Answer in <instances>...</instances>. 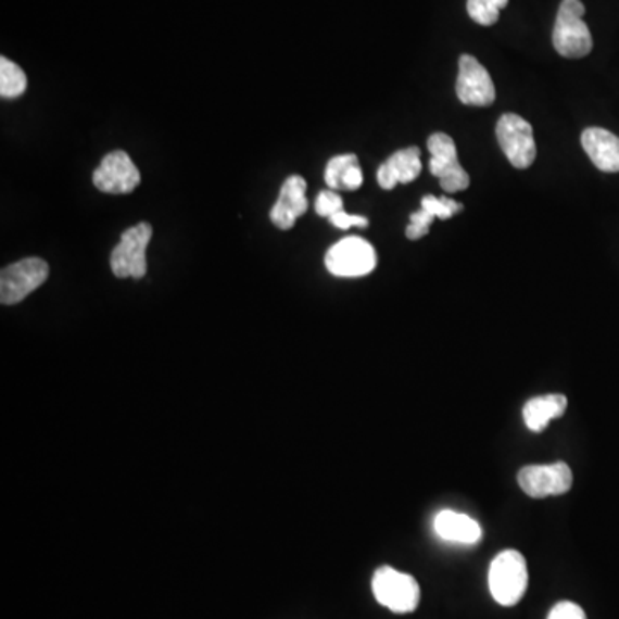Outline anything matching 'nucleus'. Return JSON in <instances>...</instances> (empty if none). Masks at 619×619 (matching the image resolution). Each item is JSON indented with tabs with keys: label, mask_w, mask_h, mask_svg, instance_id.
Wrapping results in <instances>:
<instances>
[{
	"label": "nucleus",
	"mask_w": 619,
	"mask_h": 619,
	"mask_svg": "<svg viewBox=\"0 0 619 619\" xmlns=\"http://www.w3.org/2000/svg\"><path fill=\"white\" fill-rule=\"evenodd\" d=\"M140 181V170L124 150L108 153L93 173V185L103 193H131Z\"/></svg>",
	"instance_id": "obj_9"
},
{
	"label": "nucleus",
	"mask_w": 619,
	"mask_h": 619,
	"mask_svg": "<svg viewBox=\"0 0 619 619\" xmlns=\"http://www.w3.org/2000/svg\"><path fill=\"white\" fill-rule=\"evenodd\" d=\"M421 173L420 150L417 147L400 150L377 170V182L382 190H392L396 185H408Z\"/></svg>",
	"instance_id": "obj_13"
},
{
	"label": "nucleus",
	"mask_w": 619,
	"mask_h": 619,
	"mask_svg": "<svg viewBox=\"0 0 619 619\" xmlns=\"http://www.w3.org/2000/svg\"><path fill=\"white\" fill-rule=\"evenodd\" d=\"M308 211L306 181L302 176H289L279 191V199L270 211V220L282 231H288Z\"/></svg>",
	"instance_id": "obj_12"
},
{
	"label": "nucleus",
	"mask_w": 619,
	"mask_h": 619,
	"mask_svg": "<svg viewBox=\"0 0 619 619\" xmlns=\"http://www.w3.org/2000/svg\"><path fill=\"white\" fill-rule=\"evenodd\" d=\"M329 220L332 226L339 227V229H343V231H346V229H350V227L368 226L367 217H362V215H350L344 211L332 215Z\"/></svg>",
	"instance_id": "obj_23"
},
{
	"label": "nucleus",
	"mask_w": 619,
	"mask_h": 619,
	"mask_svg": "<svg viewBox=\"0 0 619 619\" xmlns=\"http://www.w3.org/2000/svg\"><path fill=\"white\" fill-rule=\"evenodd\" d=\"M326 182L330 190H358L364 182V173L358 157L353 153L330 159L326 167Z\"/></svg>",
	"instance_id": "obj_18"
},
{
	"label": "nucleus",
	"mask_w": 619,
	"mask_h": 619,
	"mask_svg": "<svg viewBox=\"0 0 619 619\" xmlns=\"http://www.w3.org/2000/svg\"><path fill=\"white\" fill-rule=\"evenodd\" d=\"M463 211L462 203L454 202L447 197H433L427 194L421 200V209L409 217V226L406 227V238L408 240H421L429 235L430 224L433 219H451L454 214Z\"/></svg>",
	"instance_id": "obj_14"
},
{
	"label": "nucleus",
	"mask_w": 619,
	"mask_h": 619,
	"mask_svg": "<svg viewBox=\"0 0 619 619\" xmlns=\"http://www.w3.org/2000/svg\"><path fill=\"white\" fill-rule=\"evenodd\" d=\"M585 5L580 0H563L554 25L553 43L557 54L566 59H582L591 54L594 40L583 23Z\"/></svg>",
	"instance_id": "obj_1"
},
{
	"label": "nucleus",
	"mask_w": 619,
	"mask_h": 619,
	"mask_svg": "<svg viewBox=\"0 0 619 619\" xmlns=\"http://www.w3.org/2000/svg\"><path fill=\"white\" fill-rule=\"evenodd\" d=\"M529 586L527 561L518 551H503L489 568V589L495 603L511 607L520 603Z\"/></svg>",
	"instance_id": "obj_2"
},
{
	"label": "nucleus",
	"mask_w": 619,
	"mask_h": 619,
	"mask_svg": "<svg viewBox=\"0 0 619 619\" xmlns=\"http://www.w3.org/2000/svg\"><path fill=\"white\" fill-rule=\"evenodd\" d=\"M495 137L504 155L516 169H527L535 161L536 147L532 126L518 114L501 116L495 128Z\"/></svg>",
	"instance_id": "obj_8"
},
{
	"label": "nucleus",
	"mask_w": 619,
	"mask_h": 619,
	"mask_svg": "<svg viewBox=\"0 0 619 619\" xmlns=\"http://www.w3.org/2000/svg\"><path fill=\"white\" fill-rule=\"evenodd\" d=\"M376 265V250L358 236H348L330 248L326 255L327 270L336 277L368 276Z\"/></svg>",
	"instance_id": "obj_6"
},
{
	"label": "nucleus",
	"mask_w": 619,
	"mask_h": 619,
	"mask_svg": "<svg viewBox=\"0 0 619 619\" xmlns=\"http://www.w3.org/2000/svg\"><path fill=\"white\" fill-rule=\"evenodd\" d=\"M371 591L377 603L388 607L389 611L406 615L417 609L420 603V586L412 574L382 566L371 578Z\"/></svg>",
	"instance_id": "obj_3"
},
{
	"label": "nucleus",
	"mask_w": 619,
	"mask_h": 619,
	"mask_svg": "<svg viewBox=\"0 0 619 619\" xmlns=\"http://www.w3.org/2000/svg\"><path fill=\"white\" fill-rule=\"evenodd\" d=\"M26 91L25 71L8 58H0V97L5 100L17 99Z\"/></svg>",
	"instance_id": "obj_19"
},
{
	"label": "nucleus",
	"mask_w": 619,
	"mask_h": 619,
	"mask_svg": "<svg viewBox=\"0 0 619 619\" xmlns=\"http://www.w3.org/2000/svg\"><path fill=\"white\" fill-rule=\"evenodd\" d=\"M547 619H586V616L582 607L578 606V604L570 603V601H563V603H557L556 606L551 609Z\"/></svg>",
	"instance_id": "obj_22"
},
{
	"label": "nucleus",
	"mask_w": 619,
	"mask_h": 619,
	"mask_svg": "<svg viewBox=\"0 0 619 619\" xmlns=\"http://www.w3.org/2000/svg\"><path fill=\"white\" fill-rule=\"evenodd\" d=\"M49 273V264L37 256L8 265L0 273V302L2 305L23 302L47 281Z\"/></svg>",
	"instance_id": "obj_5"
},
{
	"label": "nucleus",
	"mask_w": 619,
	"mask_h": 619,
	"mask_svg": "<svg viewBox=\"0 0 619 619\" xmlns=\"http://www.w3.org/2000/svg\"><path fill=\"white\" fill-rule=\"evenodd\" d=\"M153 229L149 223L129 227L121 236L119 244L112 250L111 268L117 279H141L147 274V248Z\"/></svg>",
	"instance_id": "obj_4"
},
{
	"label": "nucleus",
	"mask_w": 619,
	"mask_h": 619,
	"mask_svg": "<svg viewBox=\"0 0 619 619\" xmlns=\"http://www.w3.org/2000/svg\"><path fill=\"white\" fill-rule=\"evenodd\" d=\"M518 483L525 494L541 500L547 495H561L570 491L573 485V473L566 463L557 462L553 465H530L521 468L518 473Z\"/></svg>",
	"instance_id": "obj_10"
},
{
	"label": "nucleus",
	"mask_w": 619,
	"mask_h": 619,
	"mask_svg": "<svg viewBox=\"0 0 619 619\" xmlns=\"http://www.w3.org/2000/svg\"><path fill=\"white\" fill-rule=\"evenodd\" d=\"M568 408V400L563 394H545L533 397L523 408V420L532 432H544L551 421L561 418Z\"/></svg>",
	"instance_id": "obj_17"
},
{
	"label": "nucleus",
	"mask_w": 619,
	"mask_h": 619,
	"mask_svg": "<svg viewBox=\"0 0 619 619\" xmlns=\"http://www.w3.org/2000/svg\"><path fill=\"white\" fill-rule=\"evenodd\" d=\"M456 96L459 102L473 108H488L495 100V88L489 71L473 55L459 58Z\"/></svg>",
	"instance_id": "obj_11"
},
{
	"label": "nucleus",
	"mask_w": 619,
	"mask_h": 619,
	"mask_svg": "<svg viewBox=\"0 0 619 619\" xmlns=\"http://www.w3.org/2000/svg\"><path fill=\"white\" fill-rule=\"evenodd\" d=\"M492 4L497 5L500 9L506 8L508 5V0H491Z\"/></svg>",
	"instance_id": "obj_24"
},
{
	"label": "nucleus",
	"mask_w": 619,
	"mask_h": 619,
	"mask_svg": "<svg viewBox=\"0 0 619 619\" xmlns=\"http://www.w3.org/2000/svg\"><path fill=\"white\" fill-rule=\"evenodd\" d=\"M467 11L471 20L482 26L495 25L501 13V9L492 4L491 0H468Z\"/></svg>",
	"instance_id": "obj_20"
},
{
	"label": "nucleus",
	"mask_w": 619,
	"mask_h": 619,
	"mask_svg": "<svg viewBox=\"0 0 619 619\" xmlns=\"http://www.w3.org/2000/svg\"><path fill=\"white\" fill-rule=\"evenodd\" d=\"M427 149L430 152V173L439 178L442 190L447 193L467 190L470 186V176L459 165L458 152H456L453 138L444 132H435L427 141Z\"/></svg>",
	"instance_id": "obj_7"
},
{
	"label": "nucleus",
	"mask_w": 619,
	"mask_h": 619,
	"mask_svg": "<svg viewBox=\"0 0 619 619\" xmlns=\"http://www.w3.org/2000/svg\"><path fill=\"white\" fill-rule=\"evenodd\" d=\"M582 144L595 167L603 173H619V138L604 128L582 132Z\"/></svg>",
	"instance_id": "obj_15"
},
{
	"label": "nucleus",
	"mask_w": 619,
	"mask_h": 619,
	"mask_svg": "<svg viewBox=\"0 0 619 619\" xmlns=\"http://www.w3.org/2000/svg\"><path fill=\"white\" fill-rule=\"evenodd\" d=\"M343 211V199H341L334 190L323 191V193L318 194L317 202H315V212H317L320 217L330 219L332 215Z\"/></svg>",
	"instance_id": "obj_21"
},
{
	"label": "nucleus",
	"mask_w": 619,
	"mask_h": 619,
	"mask_svg": "<svg viewBox=\"0 0 619 619\" xmlns=\"http://www.w3.org/2000/svg\"><path fill=\"white\" fill-rule=\"evenodd\" d=\"M433 530L442 541L454 542V544L473 545L482 539V529L473 518L463 513L451 511V509H444L435 516Z\"/></svg>",
	"instance_id": "obj_16"
}]
</instances>
